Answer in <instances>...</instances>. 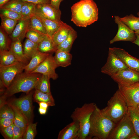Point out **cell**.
I'll return each instance as SVG.
<instances>
[{
  "label": "cell",
  "mask_w": 139,
  "mask_h": 139,
  "mask_svg": "<svg viewBox=\"0 0 139 139\" xmlns=\"http://www.w3.org/2000/svg\"><path fill=\"white\" fill-rule=\"evenodd\" d=\"M57 50V46L54 43L52 39L48 36H45L38 44V50L42 53L55 52Z\"/></svg>",
  "instance_id": "obj_23"
},
{
  "label": "cell",
  "mask_w": 139,
  "mask_h": 139,
  "mask_svg": "<svg viewBox=\"0 0 139 139\" xmlns=\"http://www.w3.org/2000/svg\"><path fill=\"white\" fill-rule=\"evenodd\" d=\"M49 55V53H43L38 50L30 59L29 63L25 67L24 72L31 73Z\"/></svg>",
  "instance_id": "obj_19"
},
{
  "label": "cell",
  "mask_w": 139,
  "mask_h": 139,
  "mask_svg": "<svg viewBox=\"0 0 139 139\" xmlns=\"http://www.w3.org/2000/svg\"><path fill=\"white\" fill-rule=\"evenodd\" d=\"M64 0H50V4L55 9L59 10V7L60 3Z\"/></svg>",
  "instance_id": "obj_45"
},
{
  "label": "cell",
  "mask_w": 139,
  "mask_h": 139,
  "mask_svg": "<svg viewBox=\"0 0 139 139\" xmlns=\"http://www.w3.org/2000/svg\"><path fill=\"white\" fill-rule=\"evenodd\" d=\"M114 18L115 22L118 25V30L116 36L110 41V44L120 41L133 42L135 41L136 38L135 31L132 30L123 23L120 20L119 16H115Z\"/></svg>",
  "instance_id": "obj_11"
},
{
  "label": "cell",
  "mask_w": 139,
  "mask_h": 139,
  "mask_svg": "<svg viewBox=\"0 0 139 139\" xmlns=\"http://www.w3.org/2000/svg\"><path fill=\"white\" fill-rule=\"evenodd\" d=\"M58 67L55 62L54 56L49 54L31 73H40L48 76L50 79L56 80L58 77V76L55 70Z\"/></svg>",
  "instance_id": "obj_12"
},
{
  "label": "cell",
  "mask_w": 139,
  "mask_h": 139,
  "mask_svg": "<svg viewBox=\"0 0 139 139\" xmlns=\"http://www.w3.org/2000/svg\"><path fill=\"white\" fill-rule=\"evenodd\" d=\"M115 124L97 106L91 117L88 138L107 139Z\"/></svg>",
  "instance_id": "obj_3"
},
{
  "label": "cell",
  "mask_w": 139,
  "mask_h": 139,
  "mask_svg": "<svg viewBox=\"0 0 139 139\" xmlns=\"http://www.w3.org/2000/svg\"><path fill=\"white\" fill-rule=\"evenodd\" d=\"M45 36L33 30L30 29L27 33L25 37L32 42L39 44Z\"/></svg>",
  "instance_id": "obj_39"
},
{
  "label": "cell",
  "mask_w": 139,
  "mask_h": 139,
  "mask_svg": "<svg viewBox=\"0 0 139 139\" xmlns=\"http://www.w3.org/2000/svg\"><path fill=\"white\" fill-rule=\"evenodd\" d=\"M137 108L139 110V104L138 105Z\"/></svg>",
  "instance_id": "obj_52"
},
{
  "label": "cell",
  "mask_w": 139,
  "mask_h": 139,
  "mask_svg": "<svg viewBox=\"0 0 139 139\" xmlns=\"http://www.w3.org/2000/svg\"><path fill=\"white\" fill-rule=\"evenodd\" d=\"M38 17L42 22L48 36L52 38L61 25L62 21H56L48 19L40 16L34 15Z\"/></svg>",
  "instance_id": "obj_22"
},
{
  "label": "cell",
  "mask_w": 139,
  "mask_h": 139,
  "mask_svg": "<svg viewBox=\"0 0 139 139\" xmlns=\"http://www.w3.org/2000/svg\"><path fill=\"white\" fill-rule=\"evenodd\" d=\"M97 106L94 103H85L80 107H77L71 114L73 121L79 123L80 126L78 139L88 138L92 114Z\"/></svg>",
  "instance_id": "obj_5"
},
{
  "label": "cell",
  "mask_w": 139,
  "mask_h": 139,
  "mask_svg": "<svg viewBox=\"0 0 139 139\" xmlns=\"http://www.w3.org/2000/svg\"><path fill=\"white\" fill-rule=\"evenodd\" d=\"M21 41L18 40L12 41L9 50L18 61L26 64L28 59L24 55Z\"/></svg>",
  "instance_id": "obj_21"
},
{
  "label": "cell",
  "mask_w": 139,
  "mask_h": 139,
  "mask_svg": "<svg viewBox=\"0 0 139 139\" xmlns=\"http://www.w3.org/2000/svg\"><path fill=\"white\" fill-rule=\"evenodd\" d=\"M33 95L32 92H30L22 97L6 101L18 109L25 117L29 123L32 122L33 117Z\"/></svg>",
  "instance_id": "obj_7"
},
{
  "label": "cell",
  "mask_w": 139,
  "mask_h": 139,
  "mask_svg": "<svg viewBox=\"0 0 139 139\" xmlns=\"http://www.w3.org/2000/svg\"><path fill=\"white\" fill-rule=\"evenodd\" d=\"M13 123V120L6 118H0V128L8 127Z\"/></svg>",
  "instance_id": "obj_43"
},
{
  "label": "cell",
  "mask_w": 139,
  "mask_h": 139,
  "mask_svg": "<svg viewBox=\"0 0 139 139\" xmlns=\"http://www.w3.org/2000/svg\"><path fill=\"white\" fill-rule=\"evenodd\" d=\"M120 19L132 30L135 31L139 29V17H136L131 14L123 17H120Z\"/></svg>",
  "instance_id": "obj_30"
},
{
  "label": "cell",
  "mask_w": 139,
  "mask_h": 139,
  "mask_svg": "<svg viewBox=\"0 0 139 139\" xmlns=\"http://www.w3.org/2000/svg\"><path fill=\"white\" fill-rule=\"evenodd\" d=\"M18 61L10 50L0 51V67L10 65Z\"/></svg>",
  "instance_id": "obj_31"
},
{
  "label": "cell",
  "mask_w": 139,
  "mask_h": 139,
  "mask_svg": "<svg viewBox=\"0 0 139 139\" xmlns=\"http://www.w3.org/2000/svg\"><path fill=\"white\" fill-rule=\"evenodd\" d=\"M111 77L118 84L135 83L139 82V72L128 68L120 71Z\"/></svg>",
  "instance_id": "obj_13"
},
{
  "label": "cell",
  "mask_w": 139,
  "mask_h": 139,
  "mask_svg": "<svg viewBox=\"0 0 139 139\" xmlns=\"http://www.w3.org/2000/svg\"><path fill=\"white\" fill-rule=\"evenodd\" d=\"M50 79L48 76L42 74L35 89V90L45 93H51L49 81Z\"/></svg>",
  "instance_id": "obj_34"
},
{
  "label": "cell",
  "mask_w": 139,
  "mask_h": 139,
  "mask_svg": "<svg viewBox=\"0 0 139 139\" xmlns=\"http://www.w3.org/2000/svg\"><path fill=\"white\" fill-rule=\"evenodd\" d=\"M40 107L47 109L48 106H49V104L46 102H41L38 103Z\"/></svg>",
  "instance_id": "obj_46"
},
{
  "label": "cell",
  "mask_w": 139,
  "mask_h": 139,
  "mask_svg": "<svg viewBox=\"0 0 139 139\" xmlns=\"http://www.w3.org/2000/svg\"><path fill=\"white\" fill-rule=\"evenodd\" d=\"M38 44L27 38L23 44V49L24 55L28 60L31 59L38 50Z\"/></svg>",
  "instance_id": "obj_26"
},
{
  "label": "cell",
  "mask_w": 139,
  "mask_h": 139,
  "mask_svg": "<svg viewBox=\"0 0 139 139\" xmlns=\"http://www.w3.org/2000/svg\"><path fill=\"white\" fill-rule=\"evenodd\" d=\"M77 37V33L73 29L67 37L57 46V49L70 52L73 43Z\"/></svg>",
  "instance_id": "obj_25"
},
{
  "label": "cell",
  "mask_w": 139,
  "mask_h": 139,
  "mask_svg": "<svg viewBox=\"0 0 139 139\" xmlns=\"http://www.w3.org/2000/svg\"><path fill=\"white\" fill-rule=\"evenodd\" d=\"M0 16H4L11 19L18 21L23 17L16 12L3 9H0Z\"/></svg>",
  "instance_id": "obj_40"
},
{
  "label": "cell",
  "mask_w": 139,
  "mask_h": 139,
  "mask_svg": "<svg viewBox=\"0 0 139 139\" xmlns=\"http://www.w3.org/2000/svg\"><path fill=\"white\" fill-rule=\"evenodd\" d=\"M47 109L43 108L41 107H39L38 109L39 112L41 115L45 114L47 112Z\"/></svg>",
  "instance_id": "obj_47"
},
{
  "label": "cell",
  "mask_w": 139,
  "mask_h": 139,
  "mask_svg": "<svg viewBox=\"0 0 139 139\" xmlns=\"http://www.w3.org/2000/svg\"><path fill=\"white\" fill-rule=\"evenodd\" d=\"M73 29L71 26L62 21L52 38L55 45L57 47L61 44L67 37Z\"/></svg>",
  "instance_id": "obj_18"
},
{
  "label": "cell",
  "mask_w": 139,
  "mask_h": 139,
  "mask_svg": "<svg viewBox=\"0 0 139 139\" xmlns=\"http://www.w3.org/2000/svg\"><path fill=\"white\" fill-rule=\"evenodd\" d=\"M135 32L136 34L139 36V29L135 31Z\"/></svg>",
  "instance_id": "obj_51"
},
{
  "label": "cell",
  "mask_w": 139,
  "mask_h": 139,
  "mask_svg": "<svg viewBox=\"0 0 139 139\" xmlns=\"http://www.w3.org/2000/svg\"><path fill=\"white\" fill-rule=\"evenodd\" d=\"M128 68L109 48L106 62L101 68V72L111 77L120 71Z\"/></svg>",
  "instance_id": "obj_10"
},
{
  "label": "cell",
  "mask_w": 139,
  "mask_h": 139,
  "mask_svg": "<svg viewBox=\"0 0 139 139\" xmlns=\"http://www.w3.org/2000/svg\"><path fill=\"white\" fill-rule=\"evenodd\" d=\"M23 2L20 0H10L0 7V8L11 11L21 14V10Z\"/></svg>",
  "instance_id": "obj_35"
},
{
  "label": "cell",
  "mask_w": 139,
  "mask_h": 139,
  "mask_svg": "<svg viewBox=\"0 0 139 139\" xmlns=\"http://www.w3.org/2000/svg\"><path fill=\"white\" fill-rule=\"evenodd\" d=\"M61 15L60 10L56 9L50 4L37 5L34 14V15L58 21H61Z\"/></svg>",
  "instance_id": "obj_14"
},
{
  "label": "cell",
  "mask_w": 139,
  "mask_h": 139,
  "mask_svg": "<svg viewBox=\"0 0 139 139\" xmlns=\"http://www.w3.org/2000/svg\"><path fill=\"white\" fill-rule=\"evenodd\" d=\"M11 106L14 112V124L25 130L29 124L28 121L23 114L18 109L14 107Z\"/></svg>",
  "instance_id": "obj_33"
},
{
  "label": "cell",
  "mask_w": 139,
  "mask_h": 139,
  "mask_svg": "<svg viewBox=\"0 0 139 139\" xmlns=\"http://www.w3.org/2000/svg\"><path fill=\"white\" fill-rule=\"evenodd\" d=\"M109 48L128 68L139 72V59L131 56L123 49L115 47Z\"/></svg>",
  "instance_id": "obj_15"
},
{
  "label": "cell",
  "mask_w": 139,
  "mask_h": 139,
  "mask_svg": "<svg viewBox=\"0 0 139 139\" xmlns=\"http://www.w3.org/2000/svg\"><path fill=\"white\" fill-rule=\"evenodd\" d=\"M80 126L79 123L73 121L59 132L58 139H78Z\"/></svg>",
  "instance_id": "obj_17"
},
{
  "label": "cell",
  "mask_w": 139,
  "mask_h": 139,
  "mask_svg": "<svg viewBox=\"0 0 139 139\" xmlns=\"http://www.w3.org/2000/svg\"><path fill=\"white\" fill-rule=\"evenodd\" d=\"M37 123L31 122L28 124L23 137L24 139H34L36 135Z\"/></svg>",
  "instance_id": "obj_38"
},
{
  "label": "cell",
  "mask_w": 139,
  "mask_h": 139,
  "mask_svg": "<svg viewBox=\"0 0 139 139\" xmlns=\"http://www.w3.org/2000/svg\"><path fill=\"white\" fill-rule=\"evenodd\" d=\"M118 86L128 106L137 107L139 104V82Z\"/></svg>",
  "instance_id": "obj_9"
},
{
  "label": "cell",
  "mask_w": 139,
  "mask_h": 139,
  "mask_svg": "<svg viewBox=\"0 0 139 139\" xmlns=\"http://www.w3.org/2000/svg\"><path fill=\"white\" fill-rule=\"evenodd\" d=\"M137 15H138V16L139 17V12H138L137 13Z\"/></svg>",
  "instance_id": "obj_53"
},
{
  "label": "cell",
  "mask_w": 139,
  "mask_h": 139,
  "mask_svg": "<svg viewBox=\"0 0 139 139\" xmlns=\"http://www.w3.org/2000/svg\"><path fill=\"white\" fill-rule=\"evenodd\" d=\"M10 0H0V7Z\"/></svg>",
  "instance_id": "obj_49"
},
{
  "label": "cell",
  "mask_w": 139,
  "mask_h": 139,
  "mask_svg": "<svg viewBox=\"0 0 139 139\" xmlns=\"http://www.w3.org/2000/svg\"><path fill=\"white\" fill-rule=\"evenodd\" d=\"M36 5L32 3L24 2L22 6L21 14L24 18H29L34 15Z\"/></svg>",
  "instance_id": "obj_36"
},
{
  "label": "cell",
  "mask_w": 139,
  "mask_h": 139,
  "mask_svg": "<svg viewBox=\"0 0 139 139\" xmlns=\"http://www.w3.org/2000/svg\"><path fill=\"white\" fill-rule=\"evenodd\" d=\"M135 133L127 114L115 124L107 139H130Z\"/></svg>",
  "instance_id": "obj_6"
},
{
  "label": "cell",
  "mask_w": 139,
  "mask_h": 139,
  "mask_svg": "<svg viewBox=\"0 0 139 139\" xmlns=\"http://www.w3.org/2000/svg\"><path fill=\"white\" fill-rule=\"evenodd\" d=\"M130 139H139V136L135 133L132 136Z\"/></svg>",
  "instance_id": "obj_50"
},
{
  "label": "cell",
  "mask_w": 139,
  "mask_h": 139,
  "mask_svg": "<svg viewBox=\"0 0 139 139\" xmlns=\"http://www.w3.org/2000/svg\"><path fill=\"white\" fill-rule=\"evenodd\" d=\"M127 114L132 121L135 133L139 136V110L137 107H128Z\"/></svg>",
  "instance_id": "obj_27"
},
{
  "label": "cell",
  "mask_w": 139,
  "mask_h": 139,
  "mask_svg": "<svg viewBox=\"0 0 139 139\" xmlns=\"http://www.w3.org/2000/svg\"><path fill=\"white\" fill-rule=\"evenodd\" d=\"M26 65L18 61L13 64L0 67L1 80L6 88L11 84L16 76L22 73Z\"/></svg>",
  "instance_id": "obj_8"
},
{
  "label": "cell",
  "mask_w": 139,
  "mask_h": 139,
  "mask_svg": "<svg viewBox=\"0 0 139 139\" xmlns=\"http://www.w3.org/2000/svg\"><path fill=\"white\" fill-rule=\"evenodd\" d=\"M71 9V20L77 27H86L98 19V8L93 0H80Z\"/></svg>",
  "instance_id": "obj_1"
},
{
  "label": "cell",
  "mask_w": 139,
  "mask_h": 139,
  "mask_svg": "<svg viewBox=\"0 0 139 139\" xmlns=\"http://www.w3.org/2000/svg\"><path fill=\"white\" fill-rule=\"evenodd\" d=\"M25 131L24 129L14 124L13 139H23Z\"/></svg>",
  "instance_id": "obj_42"
},
{
  "label": "cell",
  "mask_w": 139,
  "mask_h": 139,
  "mask_svg": "<svg viewBox=\"0 0 139 139\" xmlns=\"http://www.w3.org/2000/svg\"><path fill=\"white\" fill-rule=\"evenodd\" d=\"M14 112L12 106L5 100L0 101V118L13 120Z\"/></svg>",
  "instance_id": "obj_28"
},
{
  "label": "cell",
  "mask_w": 139,
  "mask_h": 139,
  "mask_svg": "<svg viewBox=\"0 0 139 139\" xmlns=\"http://www.w3.org/2000/svg\"><path fill=\"white\" fill-rule=\"evenodd\" d=\"M1 24L0 27L7 34L10 35L14 29L18 21L0 16Z\"/></svg>",
  "instance_id": "obj_32"
},
{
  "label": "cell",
  "mask_w": 139,
  "mask_h": 139,
  "mask_svg": "<svg viewBox=\"0 0 139 139\" xmlns=\"http://www.w3.org/2000/svg\"><path fill=\"white\" fill-rule=\"evenodd\" d=\"M42 74L24 72L18 75L1 98L5 100L7 97L20 92L27 94L35 89Z\"/></svg>",
  "instance_id": "obj_2"
},
{
  "label": "cell",
  "mask_w": 139,
  "mask_h": 139,
  "mask_svg": "<svg viewBox=\"0 0 139 139\" xmlns=\"http://www.w3.org/2000/svg\"><path fill=\"white\" fill-rule=\"evenodd\" d=\"M136 38L135 40L133 41L132 43L139 46V36L136 34Z\"/></svg>",
  "instance_id": "obj_48"
},
{
  "label": "cell",
  "mask_w": 139,
  "mask_h": 139,
  "mask_svg": "<svg viewBox=\"0 0 139 139\" xmlns=\"http://www.w3.org/2000/svg\"><path fill=\"white\" fill-rule=\"evenodd\" d=\"M128 107L118 89L108 101L107 106L101 110L105 116L116 123L127 114Z\"/></svg>",
  "instance_id": "obj_4"
},
{
  "label": "cell",
  "mask_w": 139,
  "mask_h": 139,
  "mask_svg": "<svg viewBox=\"0 0 139 139\" xmlns=\"http://www.w3.org/2000/svg\"><path fill=\"white\" fill-rule=\"evenodd\" d=\"M30 18L23 17L18 21L12 33L9 35L12 41L23 39L30 29Z\"/></svg>",
  "instance_id": "obj_16"
},
{
  "label": "cell",
  "mask_w": 139,
  "mask_h": 139,
  "mask_svg": "<svg viewBox=\"0 0 139 139\" xmlns=\"http://www.w3.org/2000/svg\"><path fill=\"white\" fill-rule=\"evenodd\" d=\"M33 96L34 101L38 103L44 102L48 103L50 106L55 105V101L51 93H45L35 90Z\"/></svg>",
  "instance_id": "obj_24"
},
{
  "label": "cell",
  "mask_w": 139,
  "mask_h": 139,
  "mask_svg": "<svg viewBox=\"0 0 139 139\" xmlns=\"http://www.w3.org/2000/svg\"><path fill=\"white\" fill-rule=\"evenodd\" d=\"M54 57L58 67H65L71 64L72 56L70 52L57 49Z\"/></svg>",
  "instance_id": "obj_20"
},
{
  "label": "cell",
  "mask_w": 139,
  "mask_h": 139,
  "mask_svg": "<svg viewBox=\"0 0 139 139\" xmlns=\"http://www.w3.org/2000/svg\"><path fill=\"white\" fill-rule=\"evenodd\" d=\"M13 126L14 124L5 128H0L1 133L5 138L13 139Z\"/></svg>",
  "instance_id": "obj_41"
},
{
  "label": "cell",
  "mask_w": 139,
  "mask_h": 139,
  "mask_svg": "<svg viewBox=\"0 0 139 139\" xmlns=\"http://www.w3.org/2000/svg\"><path fill=\"white\" fill-rule=\"evenodd\" d=\"M23 2L33 3L36 5L38 4H50V0H20Z\"/></svg>",
  "instance_id": "obj_44"
},
{
  "label": "cell",
  "mask_w": 139,
  "mask_h": 139,
  "mask_svg": "<svg viewBox=\"0 0 139 139\" xmlns=\"http://www.w3.org/2000/svg\"><path fill=\"white\" fill-rule=\"evenodd\" d=\"M5 32L0 27V51L9 50L11 44Z\"/></svg>",
  "instance_id": "obj_37"
},
{
  "label": "cell",
  "mask_w": 139,
  "mask_h": 139,
  "mask_svg": "<svg viewBox=\"0 0 139 139\" xmlns=\"http://www.w3.org/2000/svg\"><path fill=\"white\" fill-rule=\"evenodd\" d=\"M30 29L33 30L43 35L48 36L41 21L35 15H33L30 17Z\"/></svg>",
  "instance_id": "obj_29"
}]
</instances>
